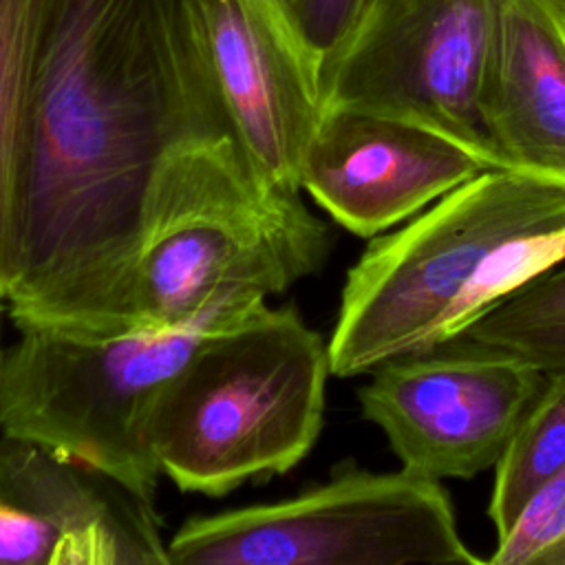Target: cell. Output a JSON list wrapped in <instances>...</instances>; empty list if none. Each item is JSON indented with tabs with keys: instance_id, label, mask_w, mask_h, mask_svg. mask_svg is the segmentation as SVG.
Returning a JSON list of instances; mask_svg holds the SVG:
<instances>
[{
	"instance_id": "cell-1",
	"label": "cell",
	"mask_w": 565,
	"mask_h": 565,
	"mask_svg": "<svg viewBox=\"0 0 565 565\" xmlns=\"http://www.w3.org/2000/svg\"><path fill=\"white\" fill-rule=\"evenodd\" d=\"M238 157L201 0H62L20 148L4 291L18 331H119L159 214Z\"/></svg>"
},
{
	"instance_id": "cell-2",
	"label": "cell",
	"mask_w": 565,
	"mask_h": 565,
	"mask_svg": "<svg viewBox=\"0 0 565 565\" xmlns=\"http://www.w3.org/2000/svg\"><path fill=\"white\" fill-rule=\"evenodd\" d=\"M329 375V342L291 305L207 333L148 417L161 475L183 492L225 497L289 472L320 435Z\"/></svg>"
},
{
	"instance_id": "cell-3",
	"label": "cell",
	"mask_w": 565,
	"mask_h": 565,
	"mask_svg": "<svg viewBox=\"0 0 565 565\" xmlns=\"http://www.w3.org/2000/svg\"><path fill=\"white\" fill-rule=\"evenodd\" d=\"M565 227V185L519 170H483L397 230L371 238L347 271L329 338L331 375L426 353L463 287L505 241Z\"/></svg>"
},
{
	"instance_id": "cell-4",
	"label": "cell",
	"mask_w": 565,
	"mask_h": 565,
	"mask_svg": "<svg viewBox=\"0 0 565 565\" xmlns=\"http://www.w3.org/2000/svg\"><path fill=\"white\" fill-rule=\"evenodd\" d=\"M247 313L119 331L20 329L0 362V433L79 461L152 503L161 475L148 444L152 404L207 333Z\"/></svg>"
},
{
	"instance_id": "cell-5",
	"label": "cell",
	"mask_w": 565,
	"mask_h": 565,
	"mask_svg": "<svg viewBox=\"0 0 565 565\" xmlns=\"http://www.w3.org/2000/svg\"><path fill=\"white\" fill-rule=\"evenodd\" d=\"M168 565H472L439 479L342 468L289 499L190 516Z\"/></svg>"
},
{
	"instance_id": "cell-6",
	"label": "cell",
	"mask_w": 565,
	"mask_h": 565,
	"mask_svg": "<svg viewBox=\"0 0 565 565\" xmlns=\"http://www.w3.org/2000/svg\"><path fill=\"white\" fill-rule=\"evenodd\" d=\"M331 230L300 194L236 181L163 218L143 241L119 327H177L241 316L316 274Z\"/></svg>"
},
{
	"instance_id": "cell-7",
	"label": "cell",
	"mask_w": 565,
	"mask_h": 565,
	"mask_svg": "<svg viewBox=\"0 0 565 565\" xmlns=\"http://www.w3.org/2000/svg\"><path fill=\"white\" fill-rule=\"evenodd\" d=\"M497 15V0H373L322 73V110L406 121L501 168L483 121Z\"/></svg>"
},
{
	"instance_id": "cell-8",
	"label": "cell",
	"mask_w": 565,
	"mask_h": 565,
	"mask_svg": "<svg viewBox=\"0 0 565 565\" xmlns=\"http://www.w3.org/2000/svg\"><path fill=\"white\" fill-rule=\"evenodd\" d=\"M408 353L371 371L358 399L402 468L433 479H470L505 450L545 384L536 366L463 340Z\"/></svg>"
},
{
	"instance_id": "cell-9",
	"label": "cell",
	"mask_w": 565,
	"mask_h": 565,
	"mask_svg": "<svg viewBox=\"0 0 565 565\" xmlns=\"http://www.w3.org/2000/svg\"><path fill=\"white\" fill-rule=\"evenodd\" d=\"M212 68L238 143L258 179L300 194L322 115L320 75L280 0H201Z\"/></svg>"
},
{
	"instance_id": "cell-10",
	"label": "cell",
	"mask_w": 565,
	"mask_h": 565,
	"mask_svg": "<svg viewBox=\"0 0 565 565\" xmlns=\"http://www.w3.org/2000/svg\"><path fill=\"white\" fill-rule=\"evenodd\" d=\"M488 170L448 139L406 121L324 108L300 188L344 230L373 238Z\"/></svg>"
},
{
	"instance_id": "cell-11",
	"label": "cell",
	"mask_w": 565,
	"mask_h": 565,
	"mask_svg": "<svg viewBox=\"0 0 565 565\" xmlns=\"http://www.w3.org/2000/svg\"><path fill=\"white\" fill-rule=\"evenodd\" d=\"M0 494L57 534L66 565H168L152 503L44 446L0 437Z\"/></svg>"
},
{
	"instance_id": "cell-12",
	"label": "cell",
	"mask_w": 565,
	"mask_h": 565,
	"mask_svg": "<svg viewBox=\"0 0 565 565\" xmlns=\"http://www.w3.org/2000/svg\"><path fill=\"white\" fill-rule=\"evenodd\" d=\"M483 121L503 170L565 185V51L534 0H497Z\"/></svg>"
},
{
	"instance_id": "cell-13",
	"label": "cell",
	"mask_w": 565,
	"mask_h": 565,
	"mask_svg": "<svg viewBox=\"0 0 565 565\" xmlns=\"http://www.w3.org/2000/svg\"><path fill=\"white\" fill-rule=\"evenodd\" d=\"M62 0H0V296L11 256L24 121L38 62Z\"/></svg>"
},
{
	"instance_id": "cell-14",
	"label": "cell",
	"mask_w": 565,
	"mask_h": 565,
	"mask_svg": "<svg viewBox=\"0 0 565 565\" xmlns=\"http://www.w3.org/2000/svg\"><path fill=\"white\" fill-rule=\"evenodd\" d=\"M565 470V371L547 373L497 461L488 516L501 539L530 497Z\"/></svg>"
},
{
	"instance_id": "cell-15",
	"label": "cell",
	"mask_w": 565,
	"mask_h": 565,
	"mask_svg": "<svg viewBox=\"0 0 565 565\" xmlns=\"http://www.w3.org/2000/svg\"><path fill=\"white\" fill-rule=\"evenodd\" d=\"M457 340L514 355L543 373L565 371V260L505 296Z\"/></svg>"
},
{
	"instance_id": "cell-16",
	"label": "cell",
	"mask_w": 565,
	"mask_h": 565,
	"mask_svg": "<svg viewBox=\"0 0 565 565\" xmlns=\"http://www.w3.org/2000/svg\"><path fill=\"white\" fill-rule=\"evenodd\" d=\"M565 260V227L541 230L505 241L481 265L463 287L439 327L428 351L457 340L479 316L499 305L505 296Z\"/></svg>"
},
{
	"instance_id": "cell-17",
	"label": "cell",
	"mask_w": 565,
	"mask_h": 565,
	"mask_svg": "<svg viewBox=\"0 0 565 565\" xmlns=\"http://www.w3.org/2000/svg\"><path fill=\"white\" fill-rule=\"evenodd\" d=\"M492 565H565V470L543 483L510 530L497 539Z\"/></svg>"
},
{
	"instance_id": "cell-18",
	"label": "cell",
	"mask_w": 565,
	"mask_h": 565,
	"mask_svg": "<svg viewBox=\"0 0 565 565\" xmlns=\"http://www.w3.org/2000/svg\"><path fill=\"white\" fill-rule=\"evenodd\" d=\"M373 0H280L282 11L322 79Z\"/></svg>"
},
{
	"instance_id": "cell-19",
	"label": "cell",
	"mask_w": 565,
	"mask_h": 565,
	"mask_svg": "<svg viewBox=\"0 0 565 565\" xmlns=\"http://www.w3.org/2000/svg\"><path fill=\"white\" fill-rule=\"evenodd\" d=\"M0 565H66L57 534L0 494Z\"/></svg>"
},
{
	"instance_id": "cell-20",
	"label": "cell",
	"mask_w": 565,
	"mask_h": 565,
	"mask_svg": "<svg viewBox=\"0 0 565 565\" xmlns=\"http://www.w3.org/2000/svg\"><path fill=\"white\" fill-rule=\"evenodd\" d=\"M534 2L565 51V4L561 0H534Z\"/></svg>"
},
{
	"instance_id": "cell-21",
	"label": "cell",
	"mask_w": 565,
	"mask_h": 565,
	"mask_svg": "<svg viewBox=\"0 0 565 565\" xmlns=\"http://www.w3.org/2000/svg\"><path fill=\"white\" fill-rule=\"evenodd\" d=\"M2 302H4V298H2V296H0V309H2ZM2 353H4V351H2V349H0V362H2Z\"/></svg>"
},
{
	"instance_id": "cell-22",
	"label": "cell",
	"mask_w": 565,
	"mask_h": 565,
	"mask_svg": "<svg viewBox=\"0 0 565 565\" xmlns=\"http://www.w3.org/2000/svg\"><path fill=\"white\" fill-rule=\"evenodd\" d=\"M561 2H563V4H565V0H561Z\"/></svg>"
}]
</instances>
